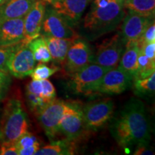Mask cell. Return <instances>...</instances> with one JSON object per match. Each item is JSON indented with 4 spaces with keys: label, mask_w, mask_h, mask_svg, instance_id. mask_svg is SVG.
Returning a JSON list of instances; mask_svg holds the SVG:
<instances>
[{
    "label": "cell",
    "mask_w": 155,
    "mask_h": 155,
    "mask_svg": "<svg viewBox=\"0 0 155 155\" xmlns=\"http://www.w3.org/2000/svg\"><path fill=\"white\" fill-rule=\"evenodd\" d=\"M10 83L11 78L8 71L0 69V98H2L8 90Z\"/></svg>",
    "instance_id": "obj_30"
},
{
    "label": "cell",
    "mask_w": 155,
    "mask_h": 155,
    "mask_svg": "<svg viewBox=\"0 0 155 155\" xmlns=\"http://www.w3.org/2000/svg\"><path fill=\"white\" fill-rule=\"evenodd\" d=\"M126 15L121 0H93L80 28L81 36L89 41L113 32Z\"/></svg>",
    "instance_id": "obj_2"
},
{
    "label": "cell",
    "mask_w": 155,
    "mask_h": 155,
    "mask_svg": "<svg viewBox=\"0 0 155 155\" xmlns=\"http://www.w3.org/2000/svg\"><path fill=\"white\" fill-rule=\"evenodd\" d=\"M58 71L59 68L57 66L50 68L44 63H40L36 67H35L30 75L32 80H45L48 79Z\"/></svg>",
    "instance_id": "obj_26"
},
{
    "label": "cell",
    "mask_w": 155,
    "mask_h": 155,
    "mask_svg": "<svg viewBox=\"0 0 155 155\" xmlns=\"http://www.w3.org/2000/svg\"><path fill=\"white\" fill-rule=\"evenodd\" d=\"M28 129V116L21 100L15 98L8 100L0 121V141L15 142Z\"/></svg>",
    "instance_id": "obj_3"
},
{
    "label": "cell",
    "mask_w": 155,
    "mask_h": 155,
    "mask_svg": "<svg viewBox=\"0 0 155 155\" xmlns=\"http://www.w3.org/2000/svg\"><path fill=\"white\" fill-rule=\"evenodd\" d=\"M133 90L138 96L152 97L155 91V72L149 77L144 78L133 80Z\"/></svg>",
    "instance_id": "obj_24"
},
{
    "label": "cell",
    "mask_w": 155,
    "mask_h": 155,
    "mask_svg": "<svg viewBox=\"0 0 155 155\" xmlns=\"http://www.w3.org/2000/svg\"><path fill=\"white\" fill-rule=\"evenodd\" d=\"M88 132L86 129L83 120L82 108L78 105L74 111L65 114L62 118L58 126V133H61L65 138L78 141Z\"/></svg>",
    "instance_id": "obj_13"
},
{
    "label": "cell",
    "mask_w": 155,
    "mask_h": 155,
    "mask_svg": "<svg viewBox=\"0 0 155 155\" xmlns=\"http://www.w3.org/2000/svg\"><path fill=\"white\" fill-rule=\"evenodd\" d=\"M93 0H48V5L51 6L58 14L72 27L78 24L82 15L89 4Z\"/></svg>",
    "instance_id": "obj_12"
},
{
    "label": "cell",
    "mask_w": 155,
    "mask_h": 155,
    "mask_svg": "<svg viewBox=\"0 0 155 155\" xmlns=\"http://www.w3.org/2000/svg\"><path fill=\"white\" fill-rule=\"evenodd\" d=\"M15 144H16L17 150L23 148H28V147H33L35 145L40 144L38 141V139L34 134L29 132V131H27L26 133H25L24 134L21 136L15 141Z\"/></svg>",
    "instance_id": "obj_27"
},
{
    "label": "cell",
    "mask_w": 155,
    "mask_h": 155,
    "mask_svg": "<svg viewBox=\"0 0 155 155\" xmlns=\"http://www.w3.org/2000/svg\"><path fill=\"white\" fill-rule=\"evenodd\" d=\"M47 1L48 0H45V2H47Z\"/></svg>",
    "instance_id": "obj_35"
},
{
    "label": "cell",
    "mask_w": 155,
    "mask_h": 155,
    "mask_svg": "<svg viewBox=\"0 0 155 155\" xmlns=\"http://www.w3.org/2000/svg\"><path fill=\"white\" fill-rule=\"evenodd\" d=\"M41 32L45 36L58 38L69 39L80 37L66 19L48 4L45 11Z\"/></svg>",
    "instance_id": "obj_9"
},
{
    "label": "cell",
    "mask_w": 155,
    "mask_h": 155,
    "mask_svg": "<svg viewBox=\"0 0 155 155\" xmlns=\"http://www.w3.org/2000/svg\"><path fill=\"white\" fill-rule=\"evenodd\" d=\"M76 141L64 139L51 143L37 151L36 155H72L76 151Z\"/></svg>",
    "instance_id": "obj_19"
},
{
    "label": "cell",
    "mask_w": 155,
    "mask_h": 155,
    "mask_svg": "<svg viewBox=\"0 0 155 155\" xmlns=\"http://www.w3.org/2000/svg\"><path fill=\"white\" fill-rule=\"evenodd\" d=\"M155 42V25L154 20L149 25L146 30L144 32L137 42L139 46L146 43Z\"/></svg>",
    "instance_id": "obj_28"
},
{
    "label": "cell",
    "mask_w": 155,
    "mask_h": 155,
    "mask_svg": "<svg viewBox=\"0 0 155 155\" xmlns=\"http://www.w3.org/2000/svg\"><path fill=\"white\" fill-rule=\"evenodd\" d=\"M28 44L33 53L34 58L36 62L47 63L51 61V55H50L44 35H40L38 38L30 41Z\"/></svg>",
    "instance_id": "obj_23"
},
{
    "label": "cell",
    "mask_w": 155,
    "mask_h": 155,
    "mask_svg": "<svg viewBox=\"0 0 155 155\" xmlns=\"http://www.w3.org/2000/svg\"><path fill=\"white\" fill-rule=\"evenodd\" d=\"M154 18H149L129 11L121 21V34L125 43L137 41Z\"/></svg>",
    "instance_id": "obj_14"
},
{
    "label": "cell",
    "mask_w": 155,
    "mask_h": 155,
    "mask_svg": "<svg viewBox=\"0 0 155 155\" xmlns=\"http://www.w3.org/2000/svg\"><path fill=\"white\" fill-rule=\"evenodd\" d=\"M139 52V47L137 41L128 42L126 43L125 50L124 51L119 67L134 78L137 68V58Z\"/></svg>",
    "instance_id": "obj_20"
},
{
    "label": "cell",
    "mask_w": 155,
    "mask_h": 155,
    "mask_svg": "<svg viewBox=\"0 0 155 155\" xmlns=\"http://www.w3.org/2000/svg\"><path fill=\"white\" fill-rule=\"evenodd\" d=\"M109 130L117 144L128 148L139 143H149L151 126L144 103L131 98L112 116Z\"/></svg>",
    "instance_id": "obj_1"
},
{
    "label": "cell",
    "mask_w": 155,
    "mask_h": 155,
    "mask_svg": "<svg viewBox=\"0 0 155 155\" xmlns=\"http://www.w3.org/2000/svg\"><path fill=\"white\" fill-rule=\"evenodd\" d=\"M109 70L97 64L89 63L70 75L69 88L78 95L94 94L103 75Z\"/></svg>",
    "instance_id": "obj_5"
},
{
    "label": "cell",
    "mask_w": 155,
    "mask_h": 155,
    "mask_svg": "<svg viewBox=\"0 0 155 155\" xmlns=\"http://www.w3.org/2000/svg\"><path fill=\"white\" fill-rule=\"evenodd\" d=\"M155 72V61L150 59L139 50L137 58V68L133 80L144 78Z\"/></svg>",
    "instance_id": "obj_25"
},
{
    "label": "cell",
    "mask_w": 155,
    "mask_h": 155,
    "mask_svg": "<svg viewBox=\"0 0 155 155\" xmlns=\"http://www.w3.org/2000/svg\"><path fill=\"white\" fill-rule=\"evenodd\" d=\"M25 38L24 17L0 22V45H14Z\"/></svg>",
    "instance_id": "obj_16"
},
{
    "label": "cell",
    "mask_w": 155,
    "mask_h": 155,
    "mask_svg": "<svg viewBox=\"0 0 155 155\" xmlns=\"http://www.w3.org/2000/svg\"><path fill=\"white\" fill-rule=\"evenodd\" d=\"M26 91L32 93L40 97L46 104L56 98L55 87L48 79L32 80L27 86Z\"/></svg>",
    "instance_id": "obj_21"
},
{
    "label": "cell",
    "mask_w": 155,
    "mask_h": 155,
    "mask_svg": "<svg viewBox=\"0 0 155 155\" xmlns=\"http://www.w3.org/2000/svg\"><path fill=\"white\" fill-rule=\"evenodd\" d=\"M121 1H122V2H123V0H121Z\"/></svg>",
    "instance_id": "obj_36"
},
{
    "label": "cell",
    "mask_w": 155,
    "mask_h": 155,
    "mask_svg": "<svg viewBox=\"0 0 155 155\" xmlns=\"http://www.w3.org/2000/svg\"><path fill=\"white\" fill-rule=\"evenodd\" d=\"M36 0H9L0 5V22L25 17Z\"/></svg>",
    "instance_id": "obj_17"
},
{
    "label": "cell",
    "mask_w": 155,
    "mask_h": 155,
    "mask_svg": "<svg viewBox=\"0 0 155 155\" xmlns=\"http://www.w3.org/2000/svg\"><path fill=\"white\" fill-rule=\"evenodd\" d=\"M17 44L14 45L9 46H1L0 45V69L1 70H7V63L8 59L12 52L14 51L16 48Z\"/></svg>",
    "instance_id": "obj_29"
},
{
    "label": "cell",
    "mask_w": 155,
    "mask_h": 155,
    "mask_svg": "<svg viewBox=\"0 0 155 155\" xmlns=\"http://www.w3.org/2000/svg\"><path fill=\"white\" fill-rule=\"evenodd\" d=\"M92 55L88 42L78 37L75 39L69 48L62 66L65 72L70 75L91 63Z\"/></svg>",
    "instance_id": "obj_11"
},
{
    "label": "cell",
    "mask_w": 155,
    "mask_h": 155,
    "mask_svg": "<svg viewBox=\"0 0 155 155\" xmlns=\"http://www.w3.org/2000/svg\"><path fill=\"white\" fill-rule=\"evenodd\" d=\"M124 9L149 18H154L155 0H123Z\"/></svg>",
    "instance_id": "obj_22"
},
{
    "label": "cell",
    "mask_w": 155,
    "mask_h": 155,
    "mask_svg": "<svg viewBox=\"0 0 155 155\" xmlns=\"http://www.w3.org/2000/svg\"><path fill=\"white\" fill-rule=\"evenodd\" d=\"M44 37L51 55V61L63 65L69 48L76 38H58L45 35Z\"/></svg>",
    "instance_id": "obj_18"
},
{
    "label": "cell",
    "mask_w": 155,
    "mask_h": 155,
    "mask_svg": "<svg viewBox=\"0 0 155 155\" xmlns=\"http://www.w3.org/2000/svg\"><path fill=\"white\" fill-rule=\"evenodd\" d=\"M46 5L47 3L45 0H36L32 8L25 16V38L23 42L25 43H29L40 35Z\"/></svg>",
    "instance_id": "obj_15"
},
{
    "label": "cell",
    "mask_w": 155,
    "mask_h": 155,
    "mask_svg": "<svg viewBox=\"0 0 155 155\" xmlns=\"http://www.w3.org/2000/svg\"><path fill=\"white\" fill-rule=\"evenodd\" d=\"M36 61L28 43L21 42L9 56L7 63V70L9 74L17 78H23L30 75L35 67Z\"/></svg>",
    "instance_id": "obj_8"
},
{
    "label": "cell",
    "mask_w": 155,
    "mask_h": 155,
    "mask_svg": "<svg viewBox=\"0 0 155 155\" xmlns=\"http://www.w3.org/2000/svg\"><path fill=\"white\" fill-rule=\"evenodd\" d=\"M7 1H9V0H0V5H2V4H4V3H5L6 2H7Z\"/></svg>",
    "instance_id": "obj_34"
},
{
    "label": "cell",
    "mask_w": 155,
    "mask_h": 155,
    "mask_svg": "<svg viewBox=\"0 0 155 155\" xmlns=\"http://www.w3.org/2000/svg\"><path fill=\"white\" fill-rule=\"evenodd\" d=\"M125 46V42L120 32H118L102 42L97 48L96 53L92 55L91 63L109 69L116 68L119 65Z\"/></svg>",
    "instance_id": "obj_6"
},
{
    "label": "cell",
    "mask_w": 155,
    "mask_h": 155,
    "mask_svg": "<svg viewBox=\"0 0 155 155\" xmlns=\"http://www.w3.org/2000/svg\"><path fill=\"white\" fill-rule=\"evenodd\" d=\"M1 155H18V150L15 142L3 141L0 144Z\"/></svg>",
    "instance_id": "obj_31"
},
{
    "label": "cell",
    "mask_w": 155,
    "mask_h": 155,
    "mask_svg": "<svg viewBox=\"0 0 155 155\" xmlns=\"http://www.w3.org/2000/svg\"><path fill=\"white\" fill-rule=\"evenodd\" d=\"M83 120L88 131H95L104 127L114 113V103L106 98L87 104L82 108Z\"/></svg>",
    "instance_id": "obj_7"
},
{
    "label": "cell",
    "mask_w": 155,
    "mask_h": 155,
    "mask_svg": "<svg viewBox=\"0 0 155 155\" xmlns=\"http://www.w3.org/2000/svg\"><path fill=\"white\" fill-rule=\"evenodd\" d=\"M40 148V144L35 145L33 147L23 148L18 150V155H33Z\"/></svg>",
    "instance_id": "obj_33"
},
{
    "label": "cell",
    "mask_w": 155,
    "mask_h": 155,
    "mask_svg": "<svg viewBox=\"0 0 155 155\" xmlns=\"http://www.w3.org/2000/svg\"><path fill=\"white\" fill-rule=\"evenodd\" d=\"M78 104L54 98L48 103L36 114L40 125L50 141H53L58 134L60 121L65 114L74 111Z\"/></svg>",
    "instance_id": "obj_4"
},
{
    "label": "cell",
    "mask_w": 155,
    "mask_h": 155,
    "mask_svg": "<svg viewBox=\"0 0 155 155\" xmlns=\"http://www.w3.org/2000/svg\"><path fill=\"white\" fill-rule=\"evenodd\" d=\"M133 78L119 66L110 69L101 79L95 94H120L132 85Z\"/></svg>",
    "instance_id": "obj_10"
},
{
    "label": "cell",
    "mask_w": 155,
    "mask_h": 155,
    "mask_svg": "<svg viewBox=\"0 0 155 155\" xmlns=\"http://www.w3.org/2000/svg\"><path fill=\"white\" fill-rule=\"evenodd\" d=\"M154 151L149 143H139L137 144V148L134 152V155H152L154 154Z\"/></svg>",
    "instance_id": "obj_32"
}]
</instances>
